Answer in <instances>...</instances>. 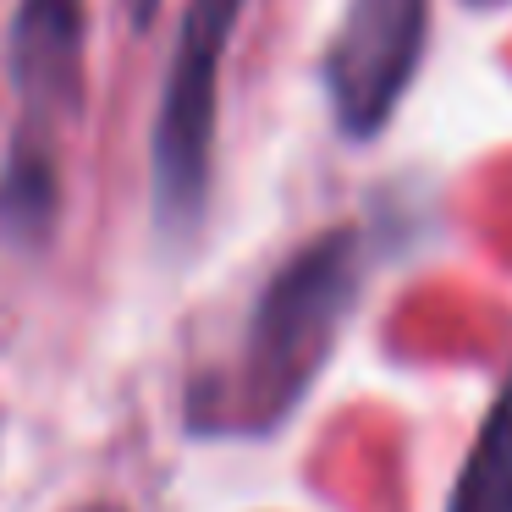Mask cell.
<instances>
[{
	"mask_svg": "<svg viewBox=\"0 0 512 512\" xmlns=\"http://www.w3.org/2000/svg\"><path fill=\"white\" fill-rule=\"evenodd\" d=\"M364 287V232L331 226L292 259H281L265 292L254 298L243 342L232 358L193 375L188 430L193 435H270L287 424L303 391L320 380L336 353L342 320Z\"/></svg>",
	"mask_w": 512,
	"mask_h": 512,
	"instance_id": "1",
	"label": "cell"
},
{
	"mask_svg": "<svg viewBox=\"0 0 512 512\" xmlns=\"http://www.w3.org/2000/svg\"><path fill=\"white\" fill-rule=\"evenodd\" d=\"M248 0H188L171 45L166 89L149 127V193L155 226L166 237H188L210 210L215 182V127H221V67Z\"/></svg>",
	"mask_w": 512,
	"mask_h": 512,
	"instance_id": "2",
	"label": "cell"
},
{
	"mask_svg": "<svg viewBox=\"0 0 512 512\" xmlns=\"http://www.w3.org/2000/svg\"><path fill=\"white\" fill-rule=\"evenodd\" d=\"M430 39V0H347L325 45V100L331 122L353 144L380 138L419 72Z\"/></svg>",
	"mask_w": 512,
	"mask_h": 512,
	"instance_id": "3",
	"label": "cell"
},
{
	"mask_svg": "<svg viewBox=\"0 0 512 512\" xmlns=\"http://www.w3.org/2000/svg\"><path fill=\"white\" fill-rule=\"evenodd\" d=\"M83 50H89V0H17L6 72L23 116L12 144L56 155V133L78 122L83 105Z\"/></svg>",
	"mask_w": 512,
	"mask_h": 512,
	"instance_id": "4",
	"label": "cell"
},
{
	"mask_svg": "<svg viewBox=\"0 0 512 512\" xmlns=\"http://www.w3.org/2000/svg\"><path fill=\"white\" fill-rule=\"evenodd\" d=\"M61 221V155L12 144L0 166V243L39 248Z\"/></svg>",
	"mask_w": 512,
	"mask_h": 512,
	"instance_id": "5",
	"label": "cell"
},
{
	"mask_svg": "<svg viewBox=\"0 0 512 512\" xmlns=\"http://www.w3.org/2000/svg\"><path fill=\"white\" fill-rule=\"evenodd\" d=\"M446 512H512V369L468 441Z\"/></svg>",
	"mask_w": 512,
	"mask_h": 512,
	"instance_id": "6",
	"label": "cell"
},
{
	"mask_svg": "<svg viewBox=\"0 0 512 512\" xmlns=\"http://www.w3.org/2000/svg\"><path fill=\"white\" fill-rule=\"evenodd\" d=\"M127 17H133V28H149L160 17V0H127Z\"/></svg>",
	"mask_w": 512,
	"mask_h": 512,
	"instance_id": "7",
	"label": "cell"
},
{
	"mask_svg": "<svg viewBox=\"0 0 512 512\" xmlns=\"http://www.w3.org/2000/svg\"><path fill=\"white\" fill-rule=\"evenodd\" d=\"M72 512H127L122 501H83V507H72Z\"/></svg>",
	"mask_w": 512,
	"mask_h": 512,
	"instance_id": "8",
	"label": "cell"
},
{
	"mask_svg": "<svg viewBox=\"0 0 512 512\" xmlns=\"http://www.w3.org/2000/svg\"><path fill=\"white\" fill-rule=\"evenodd\" d=\"M463 6H474V12H496V6H507V0H463Z\"/></svg>",
	"mask_w": 512,
	"mask_h": 512,
	"instance_id": "9",
	"label": "cell"
}]
</instances>
